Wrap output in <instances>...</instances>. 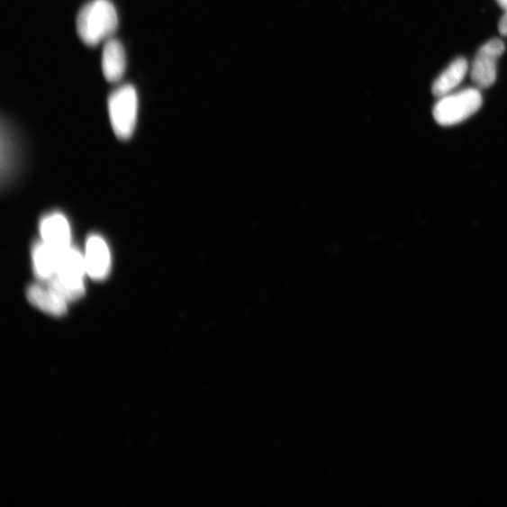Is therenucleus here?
<instances>
[{"mask_svg": "<svg viewBox=\"0 0 507 507\" xmlns=\"http://www.w3.org/2000/svg\"><path fill=\"white\" fill-rule=\"evenodd\" d=\"M118 24L117 11L109 0H93L80 10L77 18L78 36L89 47L109 40Z\"/></svg>", "mask_w": 507, "mask_h": 507, "instance_id": "1", "label": "nucleus"}, {"mask_svg": "<svg viewBox=\"0 0 507 507\" xmlns=\"http://www.w3.org/2000/svg\"><path fill=\"white\" fill-rule=\"evenodd\" d=\"M86 274L84 255L70 247L60 252L57 275L48 285L66 302H75L85 294Z\"/></svg>", "mask_w": 507, "mask_h": 507, "instance_id": "2", "label": "nucleus"}, {"mask_svg": "<svg viewBox=\"0 0 507 507\" xmlns=\"http://www.w3.org/2000/svg\"><path fill=\"white\" fill-rule=\"evenodd\" d=\"M482 101L477 87H468L457 93H451L439 98L434 106L433 117L439 125L458 124L477 113Z\"/></svg>", "mask_w": 507, "mask_h": 507, "instance_id": "3", "label": "nucleus"}, {"mask_svg": "<svg viewBox=\"0 0 507 507\" xmlns=\"http://www.w3.org/2000/svg\"><path fill=\"white\" fill-rule=\"evenodd\" d=\"M138 95L135 87L124 85L108 98V113L116 136L129 140L134 134L138 119Z\"/></svg>", "mask_w": 507, "mask_h": 507, "instance_id": "4", "label": "nucleus"}, {"mask_svg": "<svg viewBox=\"0 0 507 507\" xmlns=\"http://www.w3.org/2000/svg\"><path fill=\"white\" fill-rule=\"evenodd\" d=\"M505 50L500 39H493L478 50L473 62L471 79L477 89H487L497 77V60Z\"/></svg>", "mask_w": 507, "mask_h": 507, "instance_id": "5", "label": "nucleus"}, {"mask_svg": "<svg viewBox=\"0 0 507 507\" xmlns=\"http://www.w3.org/2000/svg\"><path fill=\"white\" fill-rule=\"evenodd\" d=\"M86 275L101 281L106 278L112 269V257L105 240L93 235L86 240L84 255Z\"/></svg>", "mask_w": 507, "mask_h": 507, "instance_id": "6", "label": "nucleus"}, {"mask_svg": "<svg viewBox=\"0 0 507 507\" xmlns=\"http://www.w3.org/2000/svg\"><path fill=\"white\" fill-rule=\"evenodd\" d=\"M40 231L42 241L56 251L61 252L71 247V228L68 220L60 213L43 218Z\"/></svg>", "mask_w": 507, "mask_h": 507, "instance_id": "7", "label": "nucleus"}, {"mask_svg": "<svg viewBox=\"0 0 507 507\" xmlns=\"http://www.w3.org/2000/svg\"><path fill=\"white\" fill-rule=\"evenodd\" d=\"M27 297L30 303L42 312L51 316L60 317L68 312V304L62 297H60L48 285H32L27 291Z\"/></svg>", "mask_w": 507, "mask_h": 507, "instance_id": "8", "label": "nucleus"}, {"mask_svg": "<svg viewBox=\"0 0 507 507\" xmlns=\"http://www.w3.org/2000/svg\"><path fill=\"white\" fill-rule=\"evenodd\" d=\"M102 69L108 82L120 81L126 69V55L122 43L115 39L105 42L102 56Z\"/></svg>", "mask_w": 507, "mask_h": 507, "instance_id": "9", "label": "nucleus"}, {"mask_svg": "<svg viewBox=\"0 0 507 507\" xmlns=\"http://www.w3.org/2000/svg\"><path fill=\"white\" fill-rule=\"evenodd\" d=\"M469 70V64L466 59L458 58L440 74L434 81L432 94L437 98H442L451 94L466 78Z\"/></svg>", "mask_w": 507, "mask_h": 507, "instance_id": "10", "label": "nucleus"}, {"mask_svg": "<svg viewBox=\"0 0 507 507\" xmlns=\"http://www.w3.org/2000/svg\"><path fill=\"white\" fill-rule=\"evenodd\" d=\"M60 252L54 250L45 242H38L32 249V262L34 273L42 282H50L58 270Z\"/></svg>", "mask_w": 507, "mask_h": 507, "instance_id": "11", "label": "nucleus"}, {"mask_svg": "<svg viewBox=\"0 0 507 507\" xmlns=\"http://www.w3.org/2000/svg\"><path fill=\"white\" fill-rule=\"evenodd\" d=\"M504 12L499 22V32L503 36H507V9Z\"/></svg>", "mask_w": 507, "mask_h": 507, "instance_id": "12", "label": "nucleus"}, {"mask_svg": "<svg viewBox=\"0 0 507 507\" xmlns=\"http://www.w3.org/2000/svg\"><path fill=\"white\" fill-rule=\"evenodd\" d=\"M496 2L502 10L507 9V0H496Z\"/></svg>", "mask_w": 507, "mask_h": 507, "instance_id": "13", "label": "nucleus"}]
</instances>
